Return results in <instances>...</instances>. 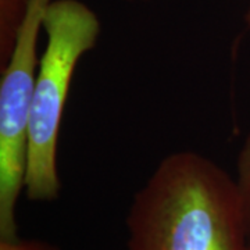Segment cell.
<instances>
[{"label": "cell", "instance_id": "obj_8", "mask_svg": "<svg viewBox=\"0 0 250 250\" xmlns=\"http://www.w3.org/2000/svg\"><path fill=\"white\" fill-rule=\"evenodd\" d=\"M125 1H132V0H125Z\"/></svg>", "mask_w": 250, "mask_h": 250}, {"label": "cell", "instance_id": "obj_1", "mask_svg": "<svg viewBox=\"0 0 250 250\" xmlns=\"http://www.w3.org/2000/svg\"><path fill=\"white\" fill-rule=\"evenodd\" d=\"M126 250H250L232 175L193 150L161 159L131 202Z\"/></svg>", "mask_w": 250, "mask_h": 250}, {"label": "cell", "instance_id": "obj_2", "mask_svg": "<svg viewBox=\"0 0 250 250\" xmlns=\"http://www.w3.org/2000/svg\"><path fill=\"white\" fill-rule=\"evenodd\" d=\"M42 24L46 46L31 102L24 192L31 202L49 203L62 192L57 147L72 78L81 59L95 49L102 25L81 0H52Z\"/></svg>", "mask_w": 250, "mask_h": 250}, {"label": "cell", "instance_id": "obj_6", "mask_svg": "<svg viewBox=\"0 0 250 250\" xmlns=\"http://www.w3.org/2000/svg\"><path fill=\"white\" fill-rule=\"evenodd\" d=\"M0 250H62L53 243L38 239H0Z\"/></svg>", "mask_w": 250, "mask_h": 250}, {"label": "cell", "instance_id": "obj_7", "mask_svg": "<svg viewBox=\"0 0 250 250\" xmlns=\"http://www.w3.org/2000/svg\"><path fill=\"white\" fill-rule=\"evenodd\" d=\"M245 21L248 24V27H250V0L248 3V9H246V13H245Z\"/></svg>", "mask_w": 250, "mask_h": 250}, {"label": "cell", "instance_id": "obj_4", "mask_svg": "<svg viewBox=\"0 0 250 250\" xmlns=\"http://www.w3.org/2000/svg\"><path fill=\"white\" fill-rule=\"evenodd\" d=\"M31 0H0V67L9 60Z\"/></svg>", "mask_w": 250, "mask_h": 250}, {"label": "cell", "instance_id": "obj_3", "mask_svg": "<svg viewBox=\"0 0 250 250\" xmlns=\"http://www.w3.org/2000/svg\"><path fill=\"white\" fill-rule=\"evenodd\" d=\"M52 0H31L9 60L0 67V239L18 235L17 205L25 181L31 102L39 67L38 41Z\"/></svg>", "mask_w": 250, "mask_h": 250}, {"label": "cell", "instance_id": "obj_5", "mask_svg": "<svg viewBox=\"0 0 250 250\" xmlns=\"http://www.w3.org/2000/svg\"><path fill=\"white\" fill-rule=\"evenodd\" d=\"M235 185L239 197L242 220L250 246V131L243 139L235 161Z\"/></svg>", "mask_w": 250, "mask_h": 250}]
</instances>
